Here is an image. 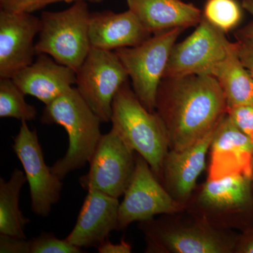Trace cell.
I'll return each mask as SVG.
<instances>
[{
    "label": "cell",
    "mask_w": 253,
    "mask_h": 253,
    "mask_svg": "<svg viewBox=\"0 0 253 253\" xmlns=\"http://www.w3.org/2000/svg\"><path fill=\"white\" fill-rule=\"evenodd\" d=\"M38 56L35 62L11 79L25 94L34 96L46 106L76 84L77 76L72 68L58 63L49 55Z\"/></svg>",
    "instance_id": "obj_17"
},
{
    "label": "cell",
    "mask_w": 253,
    "mask_h": 253,
    "mask_svg": "<svg viewBox=\"0 0 253 253\" xmlns=\"http://www.w3.org/2000/svg\"><path fill=\"white\" fill-rule=\"evenodd\" d=\"M119 200L94 189L88 190L76 224L66 238L81 248H97L119 226Z\"/></svg>",
    "instance_id": "obj_15"
},
{
    "label": "cell",
    "mask_w": 253,
    "mask_h": 253,
    "mask_svg": "<svg viewBox=\"0 0 253 253\" xmlns=\"http://www.w3.org/2000/svg\"><path fill=\"white\" fill-rule=\"evenodd\" d=\"M215 129L189 147L169 149L165 158L161 184L184 208L196 188L199 176L206 168V156Z\"/></svg>",
    "instance_id": "obj_16"
},
{
    "label": "cell",
    "mask_w": 253,
    "mask_h": 253,
    "mask_svg": "<svg viewBox=\"0 0 253 253\" xmlns=\"http://www.w3.org/2000/svg\"><path fill=\"white\" fill-rule=\"evenodd\" d=\"M232 44L224 32L203 16L196 31L173 46L163 79L192 75L211 76L213 68L226 57Z\"/></svg>",
    "instance_id": "obj_11"
},
{
    "label": "cell",
    "mask_w": 253,
    "mask_h": 253,
    "mask_svg": "<svg viewBox=\"0 0 253 253\" xmlns=\"http://www.w3.org/2000/svg\"><path fill=\"white\" fill-rule=\"evenodd\" d=\"M136 153L114 129L103 134L89 161V169L81 176L84 190L94 189L119 199L129 185L136 165Z\"/></svg>",
    "instance_id": "obj_9"
},
{
    "label": "cell",
    "mask_w": 253,
    "mask_h": 253,
    "mask_svg": "<svg viewBox=\"0 0 253 253\" xmlns=\"http://www.w3.org/2000/svg\"><path fill=\"white\" fill-rule=\"evenodd\" d=\"M123 196L120 203L118 230L126 229L136 221L149 220L157 215L185 210L165 189L149 163L138 154L132 177Z\"/></svg>",
    "instance_id": "obj_10"
},
{
    "label": "cell",
    "mask_w": 253,
    "mask_h": 253,
    "mask_svg": "<svg viewBox=\"0 0 253 253\" xmlns=\"http://www.w3.org/2000/svg\"><path fill=\"white\" fill-rule=\"evenodd\" d=\"M238 54L253 81V39L237 36Z\"/></svg>",
    "instance_id": "obj_28"
},
{
    "label": "cell",
    "mask_w": 253,
    "mask_h": 253,
    "mask_svg": "<svg viewBox=\"0 0 253 253\" xmlns=\"http://www.w3.org/2000/svg\"><path fill=\"white\" fill-rule=\"evenodd\" d=\"M67 9L41 14L36 54L49 55L76 72L90 51L89 26L91 13L85 0H76Z\"/></svg>",
    "instance_id": "obj_6"
},
{
    "label": "cell",
    "mask_w": 253,
    "mask_h": 253,
    "mask_svg": "<svg viewBox=\"0 0 253 253\" xmlns=\"http://www.w3.org/2000/svg\"><path fill=\"white\" fill-rule=\"evenodd\" d=\"M89 33L92 47L109 51L138 45L152 35L129 9L91 14Z\"/></svg>",
    "instance_id": "obj_18"
},
{
    "label": "cell",
    "mask_w": 253,
    "mask_h": 253,
    "mask_svg": "<svg viewBox=\"0 0 253 253\" xmlns=\"http://www.w3.org/2000/svg\"><path fill=\"white\" fill-rule=\"evenodd\" d=\"M0 253H30L29 240L0 234Z\"/></svg>",
    "instance_id": "obj_27"
},
{
    "label": "cell",
    "mask_w": 253,
    "mask_h": 253,
    "mask_svg": "<svg viewBox=\"0 0 253 253\" xmlns=\"http://www.w3.org/2000/svg\"><path fill=\"white\" fill-rule=\"evenodd\" d=\"M76 76V88L82 97L101 122H111L113 99L129 79L118 55L91 46Z\"/></svg>",
    "instance_id": "obj_8"
},
{
    "label": "cell",
    "mask_w": 253,
    "mask_h": 253,
    "mask_svg": "<svg viewBox=\"0 0 253 253\" xmlns=\"http://www.w3.org/2000/svg\"><path fill=\"white\" fill-rule=\"evenodd\" d=\"M41 18L31 12L0 10V78H12L33 63Z\"/></svg>",
    "instance_id": "obj_13"
},
{
    "label": "cell",
    "mask_w": 253,
    "mask_h": 253,
    "mask_svg": "<svg viewBox=\"0 0 253 253\" xmlns=\"http://www.w3.org/2000/svg\"><path fill=\"white\" fill-rule=\"evenodd\" d=\"M227 113L238 128L253 144V104L227 108Z\"/></svg>",
    "instance_id": "obj_25"
},
{
    "label": "cell",
    "mask_w": 253,
    "mask_h": 253,
    "mask_svg": "<svg viewBox=\"0 0 253 253\" xmlns=\"http://www.w3.org/2000/svg\"><path fill=\"white\" fill-rule=\"evenodd\" d=\"M211 76L222 89L227 108L253 104V81L240 59L236 42L226 57L213 68Z\"/></svg>",
    "instance_id": "obj_20"
},
{
    "label": "cell",
    "mask_w": 253,
    "mask_h": 253,
    "mask_svg": "<svg viewBox=\"0 0 253 253\" xmlns=\"http://www.w3.org/2000/svg\"><path fill=\"white\" fill-rule=\"evenodd\" d=\"M43 124L58 125L67 131L66 154L53 165L51 170L62 180L69 173L84 167L90 161L103 134L101 120L73 86L46 105L41 117Z\"/></svg>",
    "instance_id": "obj_3"
},
{
    "label": "cell",
    "mask_w": 253,
    "mask_h": 253,
    "mask_svg": "<svg viewBox=\"0 0 253 253\" xmlns=\"http://www.w3.org/2000/svg\"><path fill=\"white\" fill-rule=\"evenodd\" d=\"M242 6L253 16V0H243ZM239 36L253 39V23L240 31Z\"/></svg>",
    "instance_id": "obj_31"
},
{
    "label": "cell",
    "mask_w": 253,
    "mask_h": 253,
    "mask_svg": "<svg viewBox=\"0 0 253 253\" xmlns=\"http://www.w3.org/2000/svg\"><path fill=\"white\" fill-rule=\"evenodd\" d=\"M183 28L156 33L138 45L115 51L126 68L136 96L151 112L156 111V98L173 46Z\"/></svg>",
    "instance_id": "obj_7"
},
{
    "label": "cell",
    "mask_w": 253,
    "mask_h": 253,
    "mask_svg": "<svg viewBox=\"0 0 253 253\" xmlns=\"http://www.w3.org/2000/svg\"><path fill=\"white\" fill-rule=\"evenodd\" d=\"M55 1H72L76 0H54ZM89 1H99V0H89ZM50 2L51 0H0V6L1 9L31 13L44 7Z\"/></svg>",
    "instance_id": "obj_26"
},
{
    "label": "cell",
    "mask_w": 253,
    "mask_h": 253,
    "mask_svg": "<svg viewBox=\"0 0 253 253\" xmlns=\"http://www.w3.org/2000/svg\"><path fill=\"white\" fill-rule=\"evenodd\" d=\"M207 180L241 174L253 179V144L228 113L214 130L210 148Z\"/></svg>",
    "instance_id": "obj_14"
},
{
    "label": "cell",
    "mask_w": 253,
    "mask_h": 253,
    "mask_svg": "<svg viewBox=\"0 0 253 253\" xmlns=\"http://www.w3.org/2000/svg\"><path fill=\"white\" fill-rule=\"evenodd\" d=\"M131 249V245L123 239L118 244H113L108 239L97 247L99 253H130Z\"/></svg>",
    "instance_id": "obj_29"
},
{
    "label": "cell",
    "mask_w": 253,
    "mask_h": 253,
    "mask_svg": "<svg viewBox=\"0 0 253 253\" xmlns=\"http://www.w3.org/2000/svg\"><path fill=\"white\" fill-rule=\"evenodd\" d=\"M25 96L11 78H1L0 117L15 118L21 122L34 121L38 111L34 106L26 102Z\"/></svg>",
    "instance_id": "obj_22"
},
{
    "label": "cell",
    "mask_w": 253,
    "mask_h": 253,
    "mask_svg": "<svg viewBox=\"0 0 253 253\" xmlns=\"http://www.w3.org/2000/svg\"><path fill=\"white\" fill-rule=\"evenodd\" d=\"M252 182L241 174L207 180L195 189L185 210L218 227L243 232L253 227Z\"/></svg>",
    "instance_id": "obj_5"
},
{
    "label": "cell",
    "mask_w": 253,
    "mask_h": 253,
    "mask_svg": "<svg viewBox=\"0 0 253 253\" xmlns=\"http://www.w3.org/2000/svg\"><path fill=\"white\" fill-rule=\"evenodd\" d=\"M252 181H253V179H252Z\"/></svg>",
    "instance_id": "obj_32"
},
{
    "label": "cell",
    "mask_w": 253,
    "mask_h": 253,
    "mask_svg": "<svg viewBox=\"0 0 253 253\" xmlns=\"http://www.w3.org/2000/svg\"><path fill=\"white\" fill-rule=\"evenodd\" d=\"M27 182L25 172L15 168L8 181L0 178V234L26 239V225L30 219L19 207L21 191Z\"/></svg>",
    "instance_id": "obj_21"
},
{
    "label": "cell",
    "mask_w": 253,
    "mask_h": 253,
    "mask_svg": "<svg viewBox=\"0 0 253 253\" xmlns=\"http://www.w3.org/2000/svg\"><path fill=\"white\" fill-rule=\"evenodd\" d=\"M155 111L164 124L169 149L182 150L217 127L227 113V103L215 78L192 75L163 79Z\"/></svg>",
    "instance_id": "obj_1"
},
{
    "label": "cell",
    "mask_w": 253,
    "mask_h": 253,
    "mask_svg": "<svg viewBox=\"0 0 253 253\" xmlns=\"http://www.w3.org/2000/svg\"><path fill=\"white\" fill-rule=\"evenodd\" d=\"M203 16L224 33H227L239 24L242 11L236 0H207Z\"/></svg>",
    "instance_id": "obj_23"
},
{
    "label": "cell",
    "mask_w": 253,
    "mask_h": 253,
    "mask_svg": "<svg viewBox=\"0 0 253 253\" xmlns=\"http://www.w3.org/2000/svg\"><path fill=\"white\" fill-rule=\"evenodd\" d=\"M111 122L112 129L146 160L161 181L163 163L169 150L167 132L157 113L144 107L128 81L113 99Z\"/></svg>",
    "instance_id": "obj_4"
},
{
    "label": "cell",
    "mask_w": 253,
    "mask_h": 253,
    "mask_svg": "<svg viewBox=\"0 0 253 253\" xmlns=\"http://www.w3.org/2000/svg\"><path fill=\"white\" fill-rule=\"evenodd\" d=\"M138 228L149 253H235L240 235L186 210L140 221Z\"/></svg>",
    "instance_id": "obj_2"
},
{
    "label": "cell",
    "mask_w": 253,
    "mask_h": 253,
    "mask_svg": "<svg viewBox=\"0 0 253 253\" xmlns=\"http://www.w3.org/2000/svg\"><path fill=\"white\" fill-rule=\"evenodd\" d=\"M30 253H81V248L70 244L66 239H59L52 233H42L29 240Z\"/></svg>",
    "instance_id": "obj_24"
},
{
    "label": "cell",
    "mask_w": 253,
    "mask_h": 253,
    "mask_svg": "<svg viewBox=\"0 0 253 253\" xmlns=\"http://www.w3.org/2000/svg\"><path fill=\"white\" fill-rule=\"evenodd\" d=\"M126 4L151 34L198 26L203 13L194 4L181 0H126Z\"/></svg>",
    "instance_id": "obj_19"
},
{
    "label": "cell",
    "mask_w": 253,
    "mask_h": 253,
    "mask_svg": "<svg viewBox=\"0 0 253 253\" xmlns=\"http://www.w3.org/2000/svg\"><path fill=\"white\" fill-rule=\"evenodd\" d=\"M235 253H253V227L240 234Z\"/></svg>",
    "instance_id": "obj_30"
},
{
    "label": "cell",
    "mask_w": 253,
    "mask_h": 253,
    "mask_svg": "<svg viewBox=\"0 0 253 253\" xmlns=\"http://www.w3.org/2000/svg\"><path fill=\"white\" fill-rule=\"evenodd\" d=\"M12 148L29 184L32 212L40 217H48L61 198L62 180L46 166L38 133L30 129L26 121L21 122Z\"/></svg>",
    "instance_id": "obj_12"
}]
</instances>
